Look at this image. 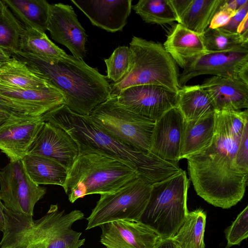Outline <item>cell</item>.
I'll return each mask as SVG.
<instances>
[{
    "label": "cell",
    "instance_id": "8992f818",
    "mask_svg": "<svg viewBox=\"0 0 248 248\" xmlns=\"http://www.w3.org/2000/svg\"><path fill=\"white\" fill-rule=\"evenodd\" d=\"M130 65L119 81L111 83L110 96L135 86L152 85L177 93L180 87L176 64L159 43L133 36L129 43Z\"/></svg>",
    "mask_w": 248,
    "mask_h": 248
},
{
    "label": "cell",
    "instance_id": "8d00e7d4",
    "mask_svg": "<svg viewBox=\"0 0 248 248\" xmlns=\"http://www.w3.org/2000/svg\"><path fill=\"white\" fill-rule=\"evenodd\" d=\"M248 15V1L238 9L235 15L225 26L219 29L227 32L237 33L238 25L245 17Z\"/></svg>",
    "mask_w": 248,
    "mask_h": 248
},
{
    "label": "cell",
    "instance_id": "f35d334b",
    "mask_svg": "<svg viewBox=\"0 0 248 248\" xmlns=\"http://www.w3.org/2000/svg\"><path fill=\"white\" fill-rule=\"evenodd\" d=\"M248 0H222L221 6L236 11Z\"/></svg>",
    "mask_w": 248,
    "mask_h": 248
},
{
    "label": "cell",
    "instance_id": "ba28073f",
    "mask_svg": "<svg viewBox=\"0 0 248 248\" xmlns=\"http://www.w3.org/2000/svg\"><path fill=\"white\" fill-rule=\"evenodd\" d=\"M103 131L137 150L150 151L155 121L139 115L120 104L110 96L89 116Z\"/></svg>",
    "mask_w": 248,
    "mask_h": 248
},
{
    "label": "cell",
    "instance_id": "603a6c76",
    "mask_svg": "<svg viewBox=\"0 0 248 248\" xmlns=\"http://www.w3.org/2000/svg\"><path fill=\"white\" fill-rule=\"evenodd\" d=\"M175 63L184 69L193 59L207 53L202 35L177 24L163 45Z\"/></svg>",
    "mask_w": 248,
    "mask_h": 248
},
{
    "label": "cell",
    "instance_id": "5bb4252c",
    "mask_svg": "<svg viewBox=\"0 0 248 248\" xmlns=\"http://www.w3.org/2000/svg\"><path fill=\"white\" fill-rule=\"evenodd\" d=\"M65 104L63 94L55 86L37 89L0 88V104L27 115L42 116Z\"/></svg>",
    "mask_w": 248,
    "mask_h": 248
},
{
    "label": "cell",
    "instance_id": "6da1fadb",
    "mask_svg": "<svg viewBox=\"0 0 248 248\" xmlns=\"http://www.w3.org/2000/svg\"><path fill=\"white\" fill-rule=\"evenodd\" d=\"M211 143L188 157L190 180L197 195L215 207L228 209L243 198L248 173L233 166L248 111L216 110Z\"/></svg>",
    "mask_w": 248,
    "mask_h": 248
},
{
    "label": "cell",
    "instance_id": "44dd1931",
    "mask_svg": "<svg viewBox=\"0 0 248 248\" xmlns=\"http://www.w3.org/2000/svg\"><path fill=\"white\" fill-rule=\"evenodd\" d=\"M177 22L202 35L218 9L222 0H170Z\"/></svg>",
    "mask_w": 248,
    "mask_h": 248
},
{
    "label": "cell",
    "instance_id": "d4e9b609",
    "mask_svg": "<svg viewBox=\"0 0 248 248\" xmlns=\"http://www.w3.org/2000/svg\"><path fill=\"white\" fill-rule=\"evenodd\" d=\"M22 161L27 174L35 184L63 186L68 171L59 163L43 155L31 154H28Z\"/></svg>",
    "mask_w": 248,
    "mask_h": 248
},
{
    "label": "cell",
    "instance_id": "7c38bea8",
    "mask_svg": "<svg viewBox=\"0 0 248 248\" xmlns=\"http://www.w3.org/2000/svg\"><path fill=\"white\" fill-rule=\"evenodd\" d=\"M118 102L139 115L156 121L177 106V93L152 85L130 87L116 96Z\"/></svg>",
    "mask_w": 248,
    "mask_h": 248
},
{
    "label": "cell",
    "instance_id": "83f0119b",
    "mask_svg": "<svg viewBox=\"0 0 248 248\" xmlns=\"http://www.w3.org/2000/svg\"><path fill=\"white\" fill-rule=\"evenodd\" d=\"M19 51L35 56L47 62H56L66 54L45 33L26 26H24L21 36Z\"/></svg>",
    "mask_w": 248,
    "mask_h": 248
},
{
    "label": "cell",
    "instance_id": "8fae6325",
    "mask_svg": "<svg viewBox=\"0 0 248 248\" xmlns=\"http://www.w3.org/2000/svg\"><path fill=\"white\" fill-rule=\"evenodd\" d=\"M203 75L239 78L248 82V51L208 52L192 60L179 75L180 88Z\"/></svg>",
    "mask_w": 248,
    "mask_h": 248
},
{
    "label": "cell",
    "instance_id": "4dcf8cb0",
    "mask_svg": "<svg viewBox=\"0 0 248 248\" xmlns=\"http://www.w3.org/2000/svg\"><path fill=\"white\" fill-rule=\"evenodd\" d=\"M209 52H236L248 51V40L237 33L224 31L208 27L202 35Z\"/></svg>",
    "mask_w": 248,
    "mask_h": 248
},
{
    "label": "cell",
    "instance_id": "2e32d148",
    "mask_svg": "<svg viewBox=\"0 0 248 248\" xmlns=\"http://www.w3.org/2000/svg\"><path fill=\"white\" fill-rule=\"evenodd\" d=\"M28 154L52 159L68 171L78 157L79 151L77 143L65 130L55 124L45 122Z\"/></svg>",
    "mask_w": 248,
    "mask_h": 248
},
{
    "label": "cell",
    "instance_id": "60d3db41",
    "mask_svg": "<svg viewBox=\"0 0 248 248\" xmlns=\"http://www.w3.org/2000/svg\"><path fill=\"white\" fill-rule=\"evenodd\" d=\"M155 248H178L171 239L162 240Z\"/></svg>",
    "mask_w": 248,
    "mask_h": 248
},
{
    "label": "cell",
    "instance_id": "7bdbcfd3",
    "mask_svg": "<svg viewBox=\"0 0 248 248\" xmlns=\"http://www.w3.org/2000/svg\"><path fill=\"white\" fill-rule=\"evenodd\" d=\"M5 206L2 202L0 196V231L2 232L3 231L4 227V210Z\"/></svg>",
    "mask_w": 248,
    "mask_h": 248
},
{
    "label": "cell",
    "instance_id": "4fadbf2b",
    "mask_svg": "<svg viewBox=\"0 0 248 248\" xmlns=\"http://www.w3.org/2000/svg\"><path fill=\"white\" fill-rule=\"evenodd\" d=\"M47 30L51 38L66 47L73 56L81 59L86 56L88 36L71 6L50 4Z\"/></svg>",
    "mask_w": 248,
    "mask_h": 248
},
{
    "label": "cell",
    "instance_id": "52a82bcc",
    "mask_svg": "<svg viewBox=\"0 0 248 248\" xmlns=\"http://www.w3.org/2000/svg\"><path fill=\"white\" fill-rule=\"evenodd\" d=\"M189 186V180L183 170L174 176L152 185L149 199L140 221L156 232L162 240L172 238L188 212Z\"/></svg>",
    "mask_w": 248,
    "mask_h": 248
},
{
    "label": "cell",
    "instance_id": "30bf717a",
    "mask_svg": "<svg viewBox=\"0 0 248 248\" xmlns=\"http://www.w3.org/2000/svg\"><path fill=\"white\" fill-rule=\"evenodd\" d=\"M46 193L30 178L22 160L10 161L0 170V196L5 207L14 213L32 217L35 205Z\"/></svg>",
    "mask_w": 248,
    "mask_h": 248
},
{
    "label": "cell",
    "instance_id": "d6a6232c",
    "mask_svg": "<svg viewBox=\"0 0 248 248\" xmlns=\"http://www.w3.org/2000/svg\"><path fill=\"white\" fill-rule=\"evenodd\" d=\"M104 62L107 67V78L113 83L119 81L127 74L129 69L130 53L129 47H118L108 58L104 59Z\"/></svg>",
    "mask_w": 248,
    "mask_h": 248
},
{
    "label": "cell",
    "instance_id": "ffe728a7",
    "mask_svg": "<svg viewBox=\"0 0 248 248\" xmlns=\"http://www.w3.org/2000/svg\"><path fill=\"white\" fill-rule=\"evenodd\" d=\"M200 86L208 94L216 110L248 108V82L242 79L213 76Z\"/></svg>",
    "mask_w": 248,
    "mask_h": 248
},
{
    "label": "cell",
    "instance_id": "e0dca14e",
    "mask_svg": "<svg viewBox=\"0 0 248 248\" xmlns=\"http://www.w3.org/2000/svg\"><path fill=\"white\" fill-rule=\"evenodd\" d=\"M99 227L100 242L106 248H155L162 240L156 232L140 221L118 220Z\"/></svg>",
    "mask_w": 248,
    "mask_h": 248
},
{
    "label": "cell",
    "instance_id": "484cf974",
    "mask_svg": "<svg viewBox=\"0 0 248 248\" xmlns=\"http://www.w3.org/2000/svg\"><path fill=\"white\" fill-rule=\"evenodd\" d=\"M177 93V108L185 121L203 118L216 111L208 94L200 85H185L180 88Z\"/></svg>",
    "mask_w": 248,
    "mask_h": 248
},
{
    "label": "cell",
    "instance_id": "9c48e42d",
    "mask_svg": "<svg viewBox=\"0 0 248 248\" xmlns=\"http://www.w3.org/2000/svg\"><path fill=\"white\" fill-rule=\"evenodd\" d=\"M152 185L139 177L115 192L101 195L87 218L86 230L114 221H140Z\"/></svg>",
    "mask_w": 248,
    "mask_h": 248
},
{
    "label": "cell",
    "instance_id": "9a60e30c",
    "mask_svg": "<svg viewBox=\"0 0 248 248\" xmlns=\"http://www.w3.org/2000/svg\"><path fill=\"white\" fill-rule=\"evenodd\" d=\"M45 121L42 116L11 118L0 125V150L13 162L22 159Z\"/></svg>",
    "mask_w": 248,
    "mask_h": 248
},
{
    "label": "cell",
    "instance_id": "ac0fdd59",
    "mask_svg": "<svg viewBox=\"0 0 248 248\" xmlns=\"http://www.w3.org/2000/svg\"><path fill=\"white\" fill-rule=\"evenodd\" d=\"M185 120L176 107L155 121L150 151L165 160L178 163Z\"/></svg>",
    "mask_w": 248,
    "mask_h": 248
},
{
    "label": "cell",
    "instance_id": "ab89813d",
    "mask_svg": "<svg viewBox=\"0 0 248 248\" xmlns=\"http://www.w3.org/2000/svg\"><path fill=\"white\" fill-rule=\"evenodd\" d=\"M237 33L240 34L245 40H248V15L238 25Z\"/></svg>",
    "mask_w": 248,
    "mask_h": 248
},
{
    "label": "cell",
    "instance_id": "ee69618b",
    "mask_svg": "<svg viewBox=\"0 0 248 248\" xmlns=\"http://www.w3.org/2000/svg\"></svg>",
    "mask_w": 248,
    "mask_h": 248
},
{
    "label": "cell",
    "instance_id": "f1b7e54d",
    "mask_svg": "<svg viewBox=\"0 0 248 248\" xmlns=\"http://www.w3.org/2000/svg\"><path fill=\"white\" fill-rule=\"evenodd\" d=\"M206 213L202 209L188 212L179 230L171 238L178 248H205Z\"/></svg>",
    "mask_w": 248,
    "mask_h": 248
},
{
    "label": "cell",
    "instance_id": "277c9868",
    "mask_svg": "<svg viewBox=\"0 0 248 248\" xmlns=\"http://www.w3.org/2000/svg\"><path fill=\"white\" fill-rule=\"evenodd\" d=\"M4 213L0 248H63L71 240V227L78 220L74 212L65 214L57 205H51L45 216L36 220L6 208Z\"/></svg>",
    "mask_w": 248,
    "mask_h": 248
},
{
    "label": "cell",
    "instance_id": "cb8c5ba5",
    "mask_svg": "<svg viewBox=\"0 0 248 248\" xmlns=\"http://www.w3.org/2000/svg\"><path fill=\"white\" fill-rule=\"evenodd\" d=\"M214 113L200 119L185 121L180 145V160L186 159L210 144L215 131Z\"/></svg>",
    "mask_w": 248,
    "mask_h": 248
},
{
    "label": "cell",
    "instance_id": "836d02e7",
    "mask_svg": "<svg viewBox=\"0 0 248 248\" xmlns=\"http://www.w3.org/2000/svg\"><path fill=\"white\" fill-rule=\"evenodd\" d=\"M227 241L225 248L239 245L248 236V206L237 216L232 224L224 231Z\"/></svg>",
    "mask_w": 248,
    "mask_h": 248
},
{
    "label": "cell",
    "instance_id": "5b68a950",
    "mask_svg": "<svg viewBox=\"0 0 248 248\" xmlns=\"http://www.w3.org/2000/svg\"><path fill=\"white\" fill-rule=\"evenodd\" d=\"M139 177L136 170L116 159L98 154H81L62 187L73 203L86 195L115 192Z\"/></svg>",
    "mask_w": 248,
    "mask_h": 248
},
{
    "label": "cell",
    "instance_id": "d590c367",
    "mask_svg": "<svg viewBox=\"0 0 248 248\" xmlns=\"http://www.w3.org/2000/svg\"><path fill=\"white\" fill-rule=\"evenodd\" d=\"M236 12L221 6V3L218 9L214 15L208 27L216 29L225 26L235 15Z\"/></svg>",
    "mask_w": 248,
    "mask_h": 248
},
{
    "label": "cell",
    "instance_id": "1f68e13d",
    "mask_svg": "<svg viewBox=\"0 0 248 248\" xmlns=\"http://www.w3.org/2000/svg\"><path fill=\"white\" fill-rule=\"evenodd\" d=\"M133 9L148 23L163 25L177 21L170 0H140Z\"/></svg>",
    "mask_w": 248,
    "mask_h": 248
},
{
    "label": "cell",
    "instance_id": "7402d4cb",
    "mask_svg": "<svg viewBox=\"0 0 248 248\" xmlns=\"http://www.w3.org/2000/svg\"><path fill=\"white\" fill-rule=\"evenodd\" d=\"M52 86L41 72L14 56L0 65V88L37 89Z\"/></svg>",
    "mask_w": 248,
    "mask_h": 248
},
{
    "label": "cell",
    "instance_id": "3957f363",
    "mask_svg": "<svg viewBox=\"0 0 248 248\" xmlns=\"http://www.w3.org/2000/svg\"><path fill=\"white\" fill-rule=\"evenodd\" d=\"M12 56L41 72L62 93L65 105L76 113L90 116L110 96V85L106 76L83 59L66 54L56 62H47L20 51Z\"/></svg>",
    "mask_w": 248,
    "mask_h": 248
},
{
    "label": "cell",
    "instance_id": "b9f144b4",
    "mask_svg": "<svg viewBox=\"0 0 248 248\" xmlns=\"http://www.w3.org/2000/svg\"><path fill=\"white\" fill-rule=\"evenodd\" d=\"M12 54L8 51L0 47V65L9 60Z\"/></svg>",
    "mask_w": 248,
    "mask_h": 248
},
{
    "label": "cell",
    "instance_id": "f546056e",
    "mask_svg": "<svg viewBox=\"0 0 248 248\" xmlns=\"http://www.w3.org/2000/svg\"><path fill=\"white\" fill-rule=\"evenodd\" d=\"M24 28L3 0H0V47L11 54L18 52Z\"/></svg>",
    "mask_w": 248,
    "mask_h": 248
},
{
    "label": "cell",
    "instance_id": "d6986e66",
    "mask_svg": "<svg viewBox=\"0 0 248 248\" xmlns=\"http://www.w3.org/2000/svg\"><path fill=\"white\" fill-rule=\"evenodd\" d=\"M71 1L92 24L111 32L122 31L131 13L132 0H93Z\"/></svg>",
    "mask_w": 248,
    "mask_h": 248
},
{
    "label": "cell",
    "instance_id": "74e56055",
    "mask_svg": "<svg viewBox=\"0 0 248 248\" xmlns=\"http://www.w3.org/2000/svg\"><path fill=\"white\" fill-rule=\"evenodd\" d=\"M26 115H27L14 111L0 104V125L11 118Z\"/></svg>",
    "mask_w": 248,
    "mask_h": 248
},
{
    "label": "cell",
    "instance_id": "4316f807",
    "mask_svg": "<svg viewBox=\"0 0 248 248\" xmlns=\"http://www.w3.org/2000/svg\"><path fill=\"white\" fill-rule=\"evenodd\" d=\"M24 26L41 33L47 30L50 4L45 0H3Z\"/></svg>",
    "mask_w": 248,
    "mask_h": 248
},
{
    "label": "cell",
    "instance_id": "e575fe53",
    "mask_svg": "<svg viewBox=\"0 0 248 248\" xmlns=\"http://www.w3.org/2000/svg\"><path fill=\"white\" fill-rule=\"evenodd\" d=\"M248 123L244 127L238 149L235 155L233 166L237 170L248 173Z\"/></svg>",
    "mask_w": 248,
    "mask_h": 248
},
{
    "label": "cell",
    "instance_id": "7a4b0ae2",
    "mask_svg": "<svg viewBox=\"0 0 248 248\" xmlns=\"http://www.w3.org/2000/svg\"><path fill=\"white\" fill-rule=\"evenodd\" d=\"M45 122L65 130L77 143L79 155L98 154L120 161L136 170L151 185L168 179L182 170L178 163L163 159L150 151L129 147L100 129L89 116L71 110L65 104L43 115Z\"/></svg>",
    "mask_w": 248,
    "mask_h": 248
}]
</instances>
